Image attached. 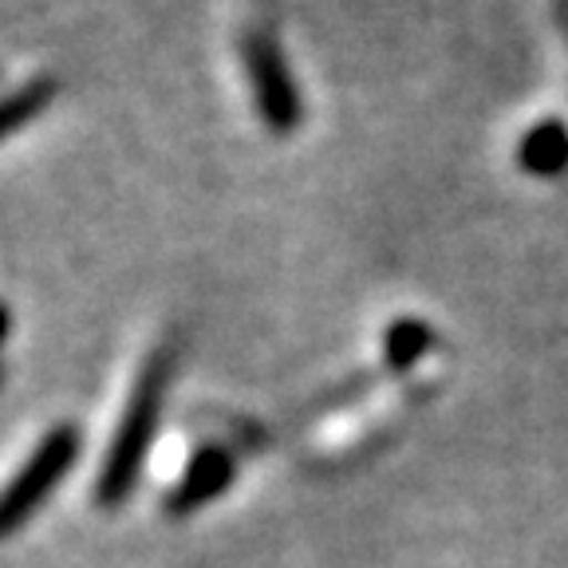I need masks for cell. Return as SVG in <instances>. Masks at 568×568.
I'll list each match as a JSON object with an SVG mask.
<instances>
[{
    "instance_id": "obj_1",
    "label": "cell",
    "mask_w": 568,
    "mask_h": 568,
    "mask_svg": "<svg viewBox=\"0 0 568 568\" xmlns=\"http://www.w3.org/2000/svg\"><path fill=\"white\" fill-rule=\"evenodd\" d=\"M162 379H166V344H154L151 352L134 364L131 379L123 387V399L115 407V418L106 426L103 458H99V497L115 501L131 486L139 462L151 454V418L159 410Z\"/></svg>"
},
{
    "instance_id": "obj_2",
    "label": "cell",
    "mask_w": 568,
    "mask_h": 568,
    "mask_svg": "<svg viewBox=\"0 0 568 568\" xmlns=\"http://www.w3.org/2000/svg\"><path fill=\"white\" fill-rule=\"evenodd\" d=\"M71 458H75V426L68 423L44 430L32 443V450L20 454L17 466L9 470V478L0 481V537L9 529H17L44 501V494L68 470Z\"/></svg>"
},
{
    "instance_id": "obj_3",
    "label": "cell",
    "mask_w": 568,
    "mask_h": 568,
    "mask_svg": "<svg viewBox=\"0 0 568 568\" xmlns=\"http://www.w3.org/2000/svg\"><path fill=\"white\" fill-rule=\"evenodd\" d=\"M241 63H245L248 88L257 99V111L273 134H293L301 126V91L284 60L276 36L265 24H248L241 32Z\"/></svg>"
},
{
    "instance_id": "obj_4",
    "label": "cell",
    "mask_w": 568,
    "mask_h": 568,
    "mask_svg": "<svg viewBox=\"0 0 568 568\" xmlns=\"http://www.w3.org/2000/svg\"><path fill=\"white\" fill-rule=\"evenodd\" d=\"M55 95H60V80L55 75H32L20 88L4 91L0 95V142H9L28 123H36L55 103Z\"/></svg>"
},
{
    "instance_id": "obj_5",
    "label": "cell",
    "mask_w": 568,
    "mask_h": 568,
    "mask_svg": "<svg viewBox=\"0 0 568 568\" xmlns=\"http://www.w3.org/2000/svg\"><path fill=\"white\" fill-rule=\"evenodd\" d=\"M4 332H9V308L0 304V339H4Z\"/></svg>"
}]
</instances>
